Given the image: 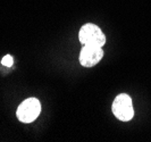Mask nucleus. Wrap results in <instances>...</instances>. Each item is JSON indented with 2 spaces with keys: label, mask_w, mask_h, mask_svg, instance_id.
<instances>
[{
  "label": "nucleus",
  "mask_w": 151,
  "mask_h": 142,
  "mask_svg": "<svg viewBox=\"0 0 151 142\" xmlns=\"http://www.w3.org/2000/svg\"><path fill=\"white\" fill-rule=\"evenodd\" d=\"M41 112V104L37 98L24 100L17 108V117L22 123H32L38 118Z\"/></svg>",
  "instance_id": "obj_3"
},
{
  "label": "nucleus",
  "mask_w": 151,
  "mask_h": 142,
  "mask_svg": "<svg viewBox=\"0 0 151 142\" xmlns=\"http://www.w3.org/2000/svg\"><path fill=\"white\" fill-rule=\"evenodd\" d=\"M80 42L84 45H102L106 43V35L98 25L88 23L83 25L78 32Z\"/></svg>",
  "instance_id": "obj_1"
},
{
  "label": "nucleus",
  "mask_w": 151,
  "mask_h": 142,
  "mask_svg": "<svg viewBox=\"0 0 151 142\" xmlns=\"http://www.w3.org/2000/svg\"><path fill=\"white\" fill-rule=\"evenodd\" d=\"M104 57V50L99 45H84L80 53V64L84 67L97 65Z\"/></svg>",
  "instance_id": "obj_4"
},
{
  "label": "nucleus",
  "mask_w": 151,
  "mask_h": 142,
  "mask_svg": "<svg viewBox=\"0 0 151 142\" xmlns=\"http://www.w3.org/2000/svg\"><path fill=\"white\" fill-rule=\"evenodd\" d=\"M13 63H14L13 57H12V56H9V55H6V56L1 59V64H2L4 66H6V67H10V66L13 65Z\"/></svg>",
  "instance_id": "obj_5"
},
{
  "label": "nucleus",
  "mask_w": 151,
  "mask_h": 142,
  "mask_svg": "<svg viewBox=\"0 0 151 142\" xmlns=\"http://www.w3.org/2000/svg\"><path fill=\"white\" fill-rule=\"evenodd\" d=\"M111 110L116 118L122 122H129L134 117V108L132 99L129 94L122 93L115 98L111 106Z\"/></svg>",
  "instance_id": "obj_2"
}]
</instances>
